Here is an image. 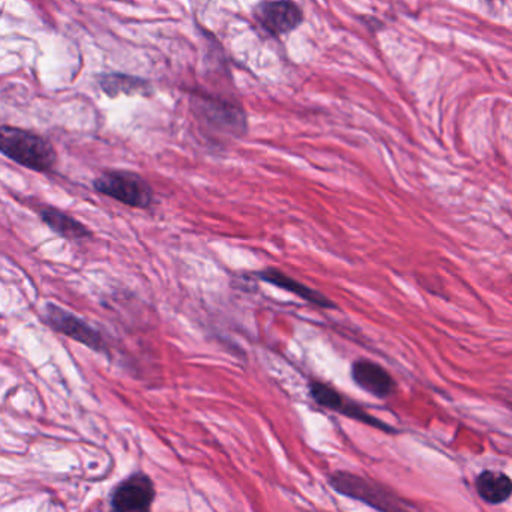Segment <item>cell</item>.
<instances>
[{
	"instance_id": "3",
	"label": "cell",
	"mask_w": 512,
	"mask_h": 512,
	"mask_svg": "<svg viewBox=\"0 0 512 512\" xmlns=\"http://www.w3.org/2000/svg\"><path fill=\"white\" fill-rule=\"evenodd\" d=\"M94 188L103 196L118 200L130 208L148 209L155 202L154 190L151 185L127 170H110L94 181Z\"/></svg>"
},
{
	"instance_id": "9",
	"label": "cell",
	"mask_w": 512,
	"mask_h": 512,
	"mask_svg": "<svg viewBox=\"0 0 512 512\" xmlns=\"http://www.w3.org/2000/svg\"><path fill=\"white\" fill-rule=\"evenodd\" d=\"M256 277L265 281V283L271 284V286L293 293V295L310 302L311 305H316V307L325 308V310L337 308V304L332 299H329L328 296L323 295L322 292L313 289V287L305 286L301 281L295 280V278L290 277V275L280 271V269L266 268L263 271L256 272Z\"/></svg>"
},
{
	"instance_id": "4",
	"label": "cell",
	"mask_w": 512,
	"mask_h": 512,
	"mask_svg": "<svg viewBox=\"0 0 512 512\" xmlns=\"http://www.w3.org/2000/svg\"><path fill=\"white\" fill-rule=\"evenodd\" d=\"M44 322L53 329V331L64 334L65 337L83 344L88 349L94 350L103 355H109V343L104 335L94 326L89 325L86 320L80 319L76 314L59 305L49 302L44 308Z\"/></svg>"
},
{
	"instance_id": "10",
	"label": "cell",
	"mask_w": 512,
	"mask_h": 512,
	"mask_svg": "<svg viewBox=\"0 0 512 512\" xmlns=\"http://www.w3.org/2000/svg\"><path fill=\"white\" fill-rule=\"evenodd\" d=\"M478 496L488 505L505 503L512 494V481L506 473L499 470H484L475 479Z\"/></svg>"
},
{
	"instance_id": "12",
	"label": "cell",
	"mask_w": 512,
	"mask_h": 512,
	"mask_svg": "<svg viewBox=\"0 0 512 512\" xmlns=\"http://www.w3.org/2000/svg\"><path fill=\"white\" fill-rule=\"evenodd\" d=\"M206 115L221 130L230 131L232 134L244 133L247 130L244 113L232 104L209 101Z\"/></svg>"
},
{
	"instance_id": "2",
	"label": "cell",
	"mask_w": 512,
	"mask_h": 512,
	"mask_svg": "<svg viewBox=\"0 0 512 512\" xmlns=\"http://www.w3.org/2000/svg\"><path fill=\"white\" fill-rule=\"evenodd\" d=\"M0 152L14 163L40 173L50 172L58 161L55 146L46 137L22 128H0Z\"/></svg>"
},
{
	"instance_id": "7",
	"label": "cell",
	"mask_w": 512,
	"mask_h": 512,
	"mask_svg": "<svg viewBox=\"0 0 512 512\" xmlns=\"http://www.w3.org/2000/svg\"><path fill=\"white\" fill-rule=\"evenodd\" d=\"M254 19L263 31L281 37L298 29L304 14L292 0H263L254 10Z\"/></svg>"
},
{
	"instance_id": "11",
	"label": "cell",
	"mask_w": 512,
	"mask_h": 512,
	"mask_svg": "<svg viewBox=\"0 0 512 512\" xmlns=\"http://www.w3.org/2000/svg\"><path fill=\"white\" fill-rule=\"evenodd\" d=\"M40 217L53 232L58 233L62 238L86 239L92 235L91 230L85 224L59 209L52 208V206L40 209Z\"/></svg>"
},
{
	"instance_id": "13",
	"label": "cell",
	"mask_w": 512,
	"mask_h": 512,
	"mask_svg": "<svg viewBox=\"0 0 512 512\" xmlns=\"http://www.w3.org/2000/svg\"><path fill=\"white\" fill-rule=\"evenodd\" d=\"M101 88L107 95L118 97L119 94H137L145 88V83L136 77L107 76L100 80Z\"/></svg>"
},
{
	"instance_id": "6",
	"label": "cell",
	"mask_w": 512,
	"mask_h": 512,
	"mask_svg": "<svg viewBox=\"0 0 512 512\" xmlns=\"http://www.w3.org/2000/svg\"><path fill=\"white\" fill-rule=\"evenodd\" d=\"M157 488L151 476L143 472L131 473L119 482L110 494V506L119 512H146L154 505Z\"/></svg>"
},
{
	"instance_id": "5",
	"label": "cell",
	"mask_w": 512,
	"mask_h": 512,
	"mask_svg": "<svg viewBox=\"0 0 512 512\" xmlns=\"http://www.w3.org/2000/svg\"><path fill=\"white\" fill-rule=\"evenodd\" d=\"M308 388H310L311 398L316 401L317 406L323 407V409L340 413V415L346 416V418L355 419V421L361 422V424L370 425V427L383 431L386 434L400 433L397 428L392 427L388 422L382 421V419L368 413L361 404L341 395L337 389L332 388L328 383L313 380L308 385Z\"/></svg>"
},
{
	"instance_id": "1",
	"label": "cell",
	"mask_w": 512,
	"mask_h": 512,
	"mask_svg": "<svg viewBox=\"0 0 512 512\" xmlns=\"http://www.w3.org/2000/svg\"><path fill=\"white\" fill-rule=\"evenodd\" d=\"M328 484L331 485L332 490L337 491L341 496L358 500V502L365 503V505L377 509V511L403 512L415 511L416 509V505L403 499L392 488L386 487V485L380 484L374 479L347 472V470L332 472L329 475Z\"/></svg>"
},
{
	"instance_id": "8",
	"label": "cell",
	"mask_w": 512,
	"mask_h": 512,
	"mask_svg": "<svg viewBox=\"0 0 512 512\" xmlns=\"http://www.w3.org/2000/svg\"><path fill=\"white\" fill-rule=\"evenodd\" d=\"M350 376L356 386L373 397L385 400L397 391V382L382 365L370 359H356L350 368Z\"/></svg>"
}]
</instances>
